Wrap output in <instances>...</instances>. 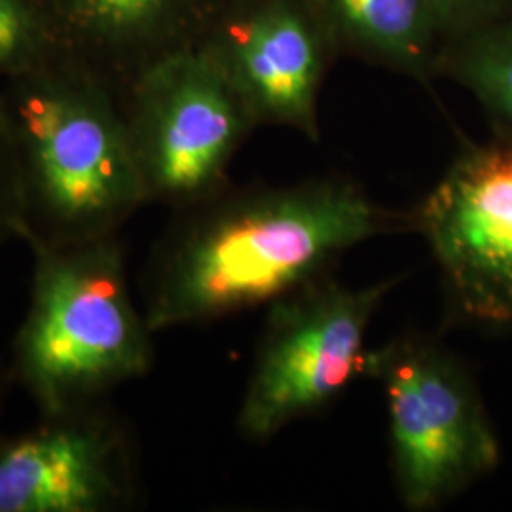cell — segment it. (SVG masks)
<instances>
[{"label":"cell","instance_id":"7a4b0ae2","mask_svg":"<svg viewBox=\"0 0 512 512\" xmlns=\"http://www.w3.org/2000/svg\"><path fill=\"white\" fill-rule=\"evenodd\" d=\"M14 80L0 101L18 158L21 241L120 234L147 203L126 112L90 74L25 69Z\"/></svg>","mask_w":512,"mask_h":512},{"label":"cell","instance_id":"ba28073f","mask_svg":"<svg viewBox=\"0 0 512 512\" xmlns=\"http://www.w3.org/2000/svg\"><path fill=\"white\" fill-rule=\"evenodd\" d=\"M463 317L512 323V143L459 158L412 215Z\"/></svg>","mask_w":512,"mask_h":512},{"label":"cell","instance_id":"9a60e30c","mask_svg":"<svg viewBox=\"0 0 512 512\" xmlns=\"http://www.w3.org/2000/svg\"><path fill=\"white\" fill-rule=\"evenodd\" d=\"M12 385H14V382H12V376H10L8 365H2V363H0V418H2L4 403H6L8 391H10V387H12Z\"/></svg>","mask_w":512,"mask_h":512},{"label":"cell","instance_id":"6da1fadb","mask_svg":"<svg viewBox=\"0 0 512 512\" xmlns=\"http://www.w3.org/2000/svg\"><path fill=\"white\" fill-rule=\"evenodd\" d=\"M412 226V217L342 181L220 190L177 213L148 260L143 310L158 332L270 306L349 249Z\"/></svg>","mask_w":512,"mask_h":512},{"label":"cell","instance_id":"5bb4252c","mask_svg":"<svg viewBox=\"0 0 512 512\" xmlns=\"http://www.w3.org/2000/svg\"><path fill=\"white\" fill-rule=\"evenodd\" d=\"M31 23L21 0H0V71L21 73L27 67Z\"/></svg>","mask_w":512,"mask_h":512},{"label":"cell","instance_id":"8992f818","mask_svg":"<svg viewBox=\"0 0 512 512\" xmlns=\"http://www.w3.org/2000/svg\"><path fill=\"white\" fill-rule=\"evenodd\" d=\"M126 112L147 203L183 211L224 190V175L255 122L224 63L175 57L143 74Z\"/></svg>","mask_w":512,"mask_h":512},{"label":"cell","instance_id":"9c48e42d","mask_svg":"<svg viewBox=\"0 0 512 512\" xmlns=\"http://www.w3.org/2000/svg\"><path fill=\"white\" fill-rule=\"evenodd\" d=\"M256 120L315 133V95L321 61L308 27L293 12L274 8L239 33L224 63Z\"/></svg>","mask_w":512,"mask_h":512},{"label":"cell","instance_id":"4fadbf2b","mask_svg":"<svg viewBox=\"0 0 512 512\" xmlns=\"http://www.w3.org/2000/svg\"><path fill=\"white\" fill-rule=\"evenodd\" d=\"M23 202L19 184L18 158L6 126L0 101V247L21 241Z\"/></svg>","mask_w":512,"mask_h":512},{"label":"cell","instance_id":"277c9868","mask_svg":"<svg viewBox=\"0 0 512 512\" xmlns=\"http://www.w3.org/2000/svg\"><path fill=\"white\" fill-rule=\"evenodd\" d=\"M366 376L384 389L391 473L408 511L440 509L494 473L501 444L454 351L427 336H397L370 349Z\"/></svg>","mask_w":512,"mask_h":512},{"label":"cell","instance_id":"3957f363","mask_svg":"<svg viewBox=\"0 0 512 512\" xmlns=\"http://www.w3.org/2000/svg\"><path fill=\"white\" fill-rule=\"evenodd\" d=\"M25 245L31 287L8 370L38 414L103 403L147 376L156 332L131 294L120 234Z\"/></svg>","mask_w":512,"mask_h":512},{"label":"cell","instance_id":"52a82bcc","mask_svg":"<svg viewBox=\"0 0 512 512\" xmlns=\"http://www.w3.org/2000/svg\"><path fill=\"white\" fill-rule=\"evenodd\" d=\"M141 490L135 435L107 401L0 431V512L131 511Z\"/></svg>","mask_w":512,"mask_h":512},{"label":"cell","instance_id":"5b68a950","mask_svg":"<svg viewBox=\"0 0 512 512\" xmlns=\"http://www.w3.org/2000/svg\"><path fill=\"white\" fill-rule=\"evenodd\" d=\"M395 285L348 287L329 274L272 302L239 404L241 437L270 440L366 376V334Z\"/></svg>","mask_w":512,"mask_h":512},{"label":"cell","instance_id":"2e32d148","mask_svg":"<svg viewBox=\"0 0 512 512\" xmlns=\"http://www.w3.org/2000/svg\"><path fill=\"white\" fill-rule=\"evenodd\" d=\"M437 2H442V0H437Z\"/></svg>","mask_w":512,"mask_h":512},{"label":"cell","instance_id":"7c38bea8","mask_svg":"<svg viewBox=\"0 0 512 512\" xmlns=\"http://www.w3.org/2000/svg\"><path fill=\"white\" fill-rule=\"evenodd\" d=\"M463 76L512 133V48L476 55Z\"/></svg>","mask_w":512,"mask_h":512},{"label":"cell","instance_id":"30bf717a","mask_svg":"<svg viewBox=\"0 0 512 512\" xmlns=\"http://www.w3.org/2000/svg\"><path fill=\"white\" fill-rule=\"evenodd\" d=\"M359 37L393 55L414 54L425 25L427 0H330Z\"/></svg>","mask_w":512,"mask_h":512},{"label":"cell","instance_id":"8fae6325","mask_svg":"<svg viewBox=\"0 0 512 512\" xmlns=\"http://www.w3.org/2000/svg\"><path fill=\"white\" fill-rule=\"evenodd\" d=\"M175 0H63L74 25L103 40H126L150 31Z\"/></svg>","mask_w":512,"mask_h":512}]
</instances>
